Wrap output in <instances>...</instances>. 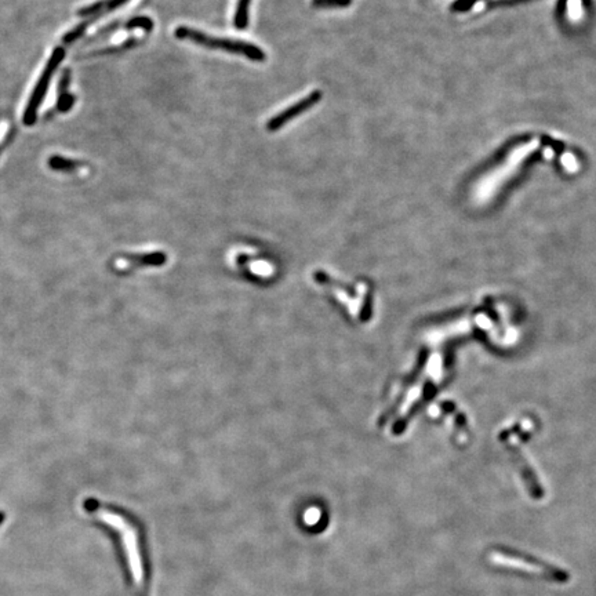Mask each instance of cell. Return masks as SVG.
I'll return each mask as SVG.
<instances>
[{
  "label": "cell",
  "mask_w": 596,
  "mask_h": 596,
  "mask_svg": "<svg viewBox=\"0 0 596 596\" xmlns=\"http://www.w3.org/2000/svg\"><path fill=\"white\" fill-rule=\"evenodd\" d=\"M87 511L105 523L115 533L122 554V561L127 572L131 590L135 596H146L148 593V564L145 543L140 528L120 512L94 507L93 500L86 503Z\"/></svg>",
  "instance_id": "1"
},
{
  "label": "cell",
  "mask_w": 596,
  "mask_h": 596,
  "mask_svg": "<svg viewBox=\"0 0 596 596\" xmlns=\"http://www.w3.org/2000/svg\"><path fill=\"white\" fill-rule=\"evenodd\" d=\"M174 35L177 39L181 40H191L202 47L211 48V50H222L228 51L231 54L243 55L251 61L262 62L267 59V54L256 44L243 41V40H235V39H225V37H214L209 36L202 30L188 28V26H178L174 30Z\"/></svg>",
  "instance_id": "2"
},
{
  "label": "cell",
  "mask_w": 596,
  "mask_h": 596,
  "mask_svg": "<svg viewBox=\"0 0 596 596\" xmlns=\"http://www.w3.org/2000/svg\"><path fill=\"white\" fill-rule=\"evenodd\" d=\"M64 57H65V50L62 47H57V48L52 50V52H51V55H50V58L47 61V65L44 66V70L41 72V75H40V77H39V80H37V83H36V86L33 88V91L30 94L28 105L25 108V112H23V116H22V122H23L25 126H33L36 123L37 110H39V106L41 104V99L44 98V95L47 93V88L50 86L51 77L55 73V70L59 66V64L62 62Z\"/></svg>",
  "instance_id": "3"
},
{
  "label": "cell",
  "mask_w": 596,
  "mask_h": 596,
  "mask_svg": "<svg viewBox=\"0 0 596 596\" xmlns=\"http://www.w3.org/2000/svg\"><path fill=\"white\" fill-rule=\"evenodd\" d=\"M323 97V93L319 90L312 91L311 94H308L307 97H304L302 99H300L298 102L293 104L291 106L286 108L285 110H282L280 113L275 115L273 117L269 119V122L267 123V128L269 131H276L279 128H282L285 124H287L290 120H293L294 117L302 115L304 112H307L308 109H311L312 106H315Z\"/></svg>",
  "instance_id": "4"
},
{
  "label": "cell",
  "mask_w": 596,
  "mask_h": 596,
  "mask_svg": "<svg viewBox=\"0 0 596 596\" xmlns=\"http://www.w3.org/2000/svg\"><path fill=\"white\" fill-rule=\"evenodd\" d=\"M135 28H140V29H144L146 32H151L153 29V21L149 17H135V18H131V19L123 22V23H120V22L110 23V25L102 28L101 30H98L97 35L93 39L104 36V35H108L110 32H115L116 29H135Z\"/></svg>",
  "instance_id": "5"
},
{
  "label": "cell",
  "mask_w": 596,
  "mask_h": 596,
  "mask_svg": "<svg viewBox=\"0 0 596 596\" xmlns=\"http://www.w3.org/2000/svg\"><path fill=\"white\" fill-rule=\"evenodd\" d=\"M128 0H102L97 1L94 4H90L87 7H83L77 11V15L80 17H93V15H104L108 14L123 4H126Z\"/></svg>",
  "instance_id": "6"
},
{
  "label": "cell",
  "mask_w": 596,
  "mask_h": 596,
  "mask_svg": "<svg viewBox=\"0 0 596 596\" xmlns=\"http://www.w3.org/2000/svg\"><path fill=\"white\" fill-rule=\"evenodd\" d=\"M99 17H102V15H93V17H88V19L83 21V22H81V23H79L76 28H73L72 30H69V32L62 37V43H64V44H72L73 41H76L79 37H81V36L86 33V29H87L93 22H95Z\"/></svg>",
  "instance_id": "7"
},
{
  "label": "cell",
  "mask_w": 596,
  "mask_h": 596,
  "mask_svg": "<svg viewBox=\"0 0 596 596\" xmlns=\"http://www.w3.org/2000/svg\"><path fill=\"white\" fill-rule=\"evenodd\" d=\"M166 257L162 253H152V254H146V256H127L126 257V262L128 265H159L162 262H164Z\"/></svg>",
  "instance_id": "8"
},
{
  "label": "cell",
  "mask_w": 596,
  "mask_h": 596,
  "mask_svg": "<svg viewBox=\"0 0 596 596\" xmlns=\"http://www.w3.org/2000/svg\"><path fill=\"white\" fill-rule=\"evenodd\" d=\"M48 166L51 170H55V171H73L77 167H80V163L72 159L62 157L59 155H54L48 159Z\"/></svg>",
  "instance_id": "9"
},
{
  "label": "cell",
  "mask_w": 596,
  "mask_h": 596,
  "mask_svg": "<svg viewBox=\"0 0 596 596\" xmlns=\"http://www.w3.org/2000/svg\"><path fill=\"white\" fill-rule=\"evenodd\" d=\"M249 7H250V0H239L238 7H236V12H235V19H233V23L238 29H246L247 28Z\"/></svg>",
  "instance_id": "10"
},
{
  "label": "cell",
  "mask_w": 596,
  "mask_h": 596,
  "mask_svg": "<svg viewBox=\"0 0 596 596\" xmlns=\"http://www.w3.org/2000/svg\"><path fill=\"white\" fill-rule=\"evenodd\" d=\"M351 3L352 0H312V6L316 8H345Z\"/></svg>",
  "instance_id": "11"
},
{
  "label": "cell",
  "mask_w": 596,
  "mask_h": 596,
  "mask_svg": "<svg viewBox=\"0 0 596 596\" xmlns=\"http://www.w3.org/2000/svg\"><path fill=\"white\" fill-rule=\"evenodd\" d=\"M73 104H75V97L72 94H69V93L61 94V95H58V99H57V110L61 113L69 112L70 108L73 106Z\"/></svg>",
  "instance_id": "12"
},
{
  "label": "cell",
  "mask_w": 596,
  "mask_h": 596,
  "mask_svg": "<svg viewBox=\"0 0 596 596\" xmlns=\"http://www.w3.org/2000/svg\"><path fill=\"white\" fill-rule=\"evenodd\" d=\"M69 84H70V69H68V68H66V69H64V70H62L61 77H59V81H58V95L65 94V93H69V91H68Z\"/></svg>",
  "instance_id": "13"
},
{
  "label": "cell",
  "mask_w": 596,
  "mask_h": 596,
  "mask_svg": "<svg viewBox=\"0 0 596 596\" xmlns=\"http://www.w3.org/2000/svg\"><path fill=\"white\" fill-rule=\"evenodd\" d=\"M134 44H135V40H134V39H130V40L124 41L123 44H120V46H117V47H108V48L99 50V51H97V54H109V52H115V51H123V50H127V48L133 47Z\"/></svg>",
  "instance_id": "14"
}]
</instances>
